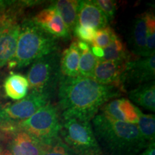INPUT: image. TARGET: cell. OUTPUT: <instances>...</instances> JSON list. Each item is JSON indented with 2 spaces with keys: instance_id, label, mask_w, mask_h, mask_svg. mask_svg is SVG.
I'll list each match as a JSON object with an SVG mask.
<instances>
[{
  "instance_id": "2e32d148",
  "label": "cell",
  "mask_w": 155,
  "mask_h": 155,
  "mask_svg": "<svg viewBox=\"0 0 155 155\" xmlns=\"http://www.w3.org/2000/svg\"><path fill=\"white\" fill-rule=\"evenodd\" d=\"M129 99L144 109L155 111L154 81L139 85L128 94Z\"/></svg>"
},
{
  "instance_id": "ba28073f",
  "label": "cell",
  "mask_w": 155,
  "mask_h": 155,
  "mask_svg": "<svg viewBox=\"0 0 155 155\" xmlns=\"http://www.w3.org/2000/svg\"><path fill=\"white\" fill-rule=\"evenodd\" d=\"M155 55L129 61L121 79V88L125 85H141L154 81Z\"/></svg>"
},
{
  "instance_id": "ffe728a7",
  "label": "cell",
  "mask_w": 155,
  "mask_h": 155,
  "mask_svg": "<svg viewBox=\"0 0 155 155\" xmlns=\"http://www.w3.org/2000/svg\"><path fill=\"white\" fill-rule=\"evenodd\" d=\"M78 46L80 50L79 75L93 78L98 58L92 53L88 43L78 41Z\"/></svg>"
},
{
  "instance_id": "484cf974",
  "label": "cell",
  "mask_w": 155,
  "mask_h": 155,
  "mask_svg": "<svg viewBox=\"0 0 155 155\" xmlns=\"http://www.w3.org/2000/svg\"><path fill=\"white\" fill-rule=\"evenodd\" d=\"M94 3L99 7L105 15L108 22H111L114 18L117 10V3L111 0H96Z\"/></svg>"
},
{
  "instance_id": "4dcf8cb0",
  "label": "cell",
  "mask_w": 155,
  "mask_h": 155,
  "mask_svg": "<svg viewBox=\"0 0 155 155\" xmlns=\"http://www.w3.org/2000/svg\"><path fill=\"white\" fill-rule=\"evenodd\" d=\"M2 155H12L8 150H4V152Z\"/></svg>"
},
{
  "instance_id": "8992f818",
  "label": "cell",
  "mask_w": 155,
  "mask_h": 155,
  "mask_svg": "<svg viewBox=\"0 0 155 155\" xmlns=\"http://www.w3.org/2000/svg\"><path fill=\"white\" fill-rule=\"evenodd\" d=\"M60 135L75 155H101L91 121L63 119Z\"/></svg>"
},
{
  "instance_id": "83f0119b",
  "label": "cell",
  "mask_w": 155,
  "mask_h": 155,
  "mask_svg": "<svg viewBox=\"0 0 155 155\" xmlns=\"http://www.w3.org/2000/svg\"><path fill=\"white\" fill-rule=\"evenodd\" d=\"M13 20H16L15 15H11L6 9V7L4 6V3L0 2V32L2 30L6 24Z\"/></svg>"
},
{
  "instance_id": "d4e9b609",
  "label": "cell",
  "mask_w": 155,
  "mask_h": 155,
  "mask_svg": "<svg viewBox=\"0 0 155 155\" xmlns=\"http://www.w3.org/2000/svg\"><path fill=\"white\" fill-rule=\"evenodd\" d=\"M41 155H75L66 146V144L58 138L49 144L43 145Z\"/></svg>"
},
{
  "instance_id": "5bb4252c",
  "label": "cell",
  "mask_w": 155,
  "mask_h": 155,
  "mask_svg": "<svg viewBox=\"0 0 155 155\" xmlns=\"http://www.w3.org/2000/svg\"><path fill=\"white\" fill-rule=\"evenodd\" d=\"M9 143V152L12 155H41L43 148L38 140L22 131L12 134Z\"/></svg>"
},
{
  "instance_id": "9c48e42d",
  "label": "cell",
  "mask_w": 155,
  "mask_h": 155,
  "mask_svg": "<svg viewBox=\"0 0 155 155\" xmlns=\"http://www.w3.org/2000/svg\"><path fill=\"white\" fill-rule=\"evenodd\" d=\"M104 114L116 121L137 124L139 108L125 98H117L106 103L100 108Z\"/></svg>"
},
{
  "instance_id": "8fae6325",
  "label": "cell",
  "mask_w": 155,
  "mask_h": 155,
  "mask_svg": "<svg viewBox=\"0 0 155 155\" xmlns=\"http://www.w3.org/2000/svg\"><path fill=\"white\" fill-rule=\"evenodd\" d=\"M127 62L106 61L98 59L93 78L101 84L119 87L121 90V79Z\"/></svg>"
},
{
  "instance_id": "ac0fdd59",
  "label": "cell",
  "mask_w": 155,
  "mask_h": 155,
  "mask_svg": "<svg viewBox=\"0 0 155 155\" xmlns=\"http://www.w3.org/2000/svg\"><path fill=\"white\" fill-rule=\"evenodd\" d=\"M5 94L13 100H21L28 95L29 83L27 78L19 73H12L4 83Z\"/></svg>"
},
{
  "instance_id": "44dd1931",
  "label": "cell",
  "mask_w": 155,
  "mask_h": 155,
  "mask_svg": "<svg viewBox=\"0 0 155 155\" xmlns=\"http://www.w3.org/2000/svg\"><path fill=\"white\" fill-rule=\"evenodd\" d=\"M104 57L101 61H130L129 52L120 39L116 38L109 45L104 49Z\"/></svg>"
},
{
  "instance_id": "30bf717a",
  "label": "cell",
  "mask_w": 155,
  "mask_h": 155,
  "mask_svg": "<svg viewBox=\"0 0 155 155\" xmlns=\"http://www.w3.org/2000/svg\"><path fill=\"white\" fill-rule=\"evenodd\" d=\"M40 28L57 38L68 39L70 31L55 8L50 6L42 9L32 19Z\"/></svg>"
},
{
  "instance_id": "7a4b0ae2",
  "label": "cell",
  "mask_w": 155,
  "mask_h": 155,
  "mask_svg": "<svg viewBox=\"0 0 155 155\" xmlns=\"http://www.w3.org/2000/svg\"><path fill=\"white\" fill-rule=\"evenodd\" d=\"M92 127L101 155H138L148 146L137 124L111 119L105 114H96Z\"/></svg>"
},
{
  "instance_id": "7c38bea8",
  "label": "cell",
  "mask_w": 155,
  "mask_h": 155,
  "mask_svg": "<svg viewBox=\"0 0 155 155\" xmlns=\"http://www.w3.org/2000/svg\"><path fill=\"white\" fill-rule=\"evenodd\" d=\"M20 25L17 20L9 22L0 32V68L14 58L16 53Z\"/></svg>"
},
{
  "instance_id": "9a60e30c",
  "label": "cell",
  "mask_w": 155,
  "mask_h": 155,
  "mask_svg": "<svg viewBox=\"0 0 155 155\" xmlns=\"http://www.w3.org/2000/svg\"><path fill=\"white\" fill-rule=\"evenodd\" d=\"M147 13L145 12L137 17L134 21L130 38V44L133 53L141 58H147Z\"/></svg>"
},
{
  "instance_id": "7402d4cb",
  "label": "cell",
  "mask_w": 155,
  "mask_h": 155,
  "mask_svg": "<svg viewBox=\"0 0 155 155\" xmlns=\"http://www.w3.org/2000/svg\"><path fill=\"white\" fill-rule=\"evenodd\" d=\"M139 121L137 127L141 137L148 144L154 141L155 116L154 114H144L139 110Z\"/></svg>"
},
{
  "instance_id": "cb8c5ba5",
  "label": "cell",
  "mask_w": 155,
  "mask_h": 155,
  "mask_svg": "<svg viewBox=\"0 0 155 155\" xmlns=\"http://www.w3.org/2000/svg\"><path fill=\"white\" fill-rule=\"evenodd\" d=\"M117 38L114 30L111 27L106 26L96 31L94 45L104 50ZM93 45V44H92Z\"/></svg>"
},
{
  "instance_id": "d6986e66",
  "label": "cell",
  "mask_w": 155,
  "mask_h": 155,
  "mask_svg": "<svg viewBox=\"0 0 155 155\" xmlns=\"http://www.w3.org/2000/svg\"><path fill=\"white\" fill-rule=\"evenodd\" d=\"M52 6L63 19L70 32L74 30L78 25V1L75 0H58L53 2Z\"/></svg>"
},
{
  "instance_id": "5b68a950",
  "label": "cell",
  "mask_w": 155,
  "mask_h": 155,
  "mask_svg": "<svg viewBox=\"0 0 155 155\" xmlns=\"http://www.w3.org/2000/svg\"><path fill=\"white\" fill-rule=\"evenodd\" d=\"M61 121L58 108L48 102L32 116L17 125V130L28 133L42 144L46 145L60 138Z\"/></svg>"
},
{
  "instance_id": "1f68e13d",
  "label": "cell",
  "mask_w": 155,
  "mask_h": 155,
  "mask_svg": "<svg viewBox=\"0 0 155 155\" xmlns=\"http://www.w3.org/2000/svg\"><path fill=\"white\" fill-rule=\"evenodd\" d=\"M3 152H4V150H3L2 147L1 145H0V155H2V154Z\"/></svg>"
},
{
  "instance_id": "e0dca14e",
  "label": "cell",
  "mask_w": 155,
  "mask_h": 155,
  "mask_svg": "<svg viewBox=\"0 0 155 155\" xmlns=\"http://www.w3.org/2000/svg\"><path fill=\"white\" fill-rule=\"evenodd\" d=\"M80 50L74 40L61 55V71L63 76L75 78L79 75Z\"/></svg>"
},
{
  "instance_id": "6da1fadb",
  "label": "cell",
  "mask_w": 155,
  "mask_h": 155,
  "mask_svg": "<svg viewBox=\"0 0 155 155\" xmlns=\"http://www.w3.org/2000/svg\"><path fill=\"white\" fill-rule=\"evenodd\" d=\"M122 93L119 87L101 84L93 78L62 75L58 85V107L63 119L91 121L102 106Z\"/></svg>"
},
{
  "instance_id": "4fadbf2b",
  "label": "cell",
  "mask_w": 155,
  "mask_h": 155,
  "mask_svg": "<svg viewBox=\"0 0 155 155\" xmlns=\"http://www.w3.org/2000/svg\"><path fill=\"white\" fill-rule=\"evenodd\" d=\"M108 22L106 16L94 1H78V25L98 30L107 26Z\"/></svg>"
},
{
  "instance_id": "4316f807",
  "label": "cell",
  "mask_w": 155,
  "mask_h": 155,
  "mask_svg": "<svg viewBox=\"0 0 155 155\" xmlns=\"http://www.w3.org/2000/svg\"><path fill=\"white\" fill-rule=\"evenodd\" d=\"M96 31L97 30L93 28L77 25L73 32H74L75 36L80 40V41L92 45L94 44L95 38H96Z\"/></svg>"
},
{
  "instance_id": "603a6c76",
  "label": "cell",
  "mask_w": 155,
  "mask_h": 155,
  "mask_svg": "<svg viewBox=\"0 0 155 155\" xmlns=\"http://www.w3.org/2000/svg\"><path fill=\"white\" fill-rule=\"evenodd\" d=\"M147 13V35L146 42V56L154 55L155 48V18L152 12Z\"/></svg>"
},
{
  "instance_id": "3957f363",
  "label": "cell",
  "mask_w": 155,
  "mask_h": 155,
  "mask_svg": "<svg viewBox=\"0 0 155 155\" xmlns=\"http://www.w3.org/2000/svg\"><path fill=\"white\" fill-rule=\"evenodd\" d=\"M58 45L57 38L45 32L32 19H26L20 25L16 53L9 66H28L38 58L58 50Z\"/></svg>"
},
{
  "instance_id": "f1b7e54d",
  "label": "cell",
  "mask_w": 155,
  "mask_h": 155,
  "mask_svg": "<svg viewBox=\"0 0 155 155\" xmlns=\"http://www.w3.org/2000/svg\"><path fill=\"white\" fill-rule=\"evenodd\" d=\"M139 155H155V143L150 142Z\"/></svg>"
},
{
  "instance_id": "52a82bcc",
  "label": "cell",
  "mask_w": 155,
  "mask_h": 155,
  "mask_svg": "<svg viewBox=\"0 0 155 155\" xmlns=\"http://www.w3.org/2000/svg\"><path fill=\"white\" fill-rule=\"evenodd\" d=\"M48 95L30 91L22 99L0 106V130L7 133L17 131V125L29 119L50 102Z\"/></svg>"
},
{
  "instance_id": "277c9868",
  "label": "cell",
  "mask_w": 155,
  "mask_h": 155,
  "mask_svg": "<svg viewBox=\"0 0 155 155\" xmlns=\"http://www.w3.org/2000/svg\"><path fill=\"white\" fill-rule=\"evenodd\" d=\"M62 75L61 54L56 50L35 61L28 71L27 79L31 91L51 98L58 88Z\"/></svg>"
},
{
  "instance_id": "f546056e",
  "label": "cell",
  "mask_w": 155,
  "mask_h": 155,
  "mask_svg": "<svg viewBox=\"0 0 155 155\" xmlns=\"http://www.w3.org/2000/svg\"><path fill=\"white\" fill-rule=\"evenodd\" d=\"M91 50L92 53L94 54V55L96 56L98 59H101V58L104 57V50L101 49V48L99 47H98V46L95 45L93 44Z\"/></svg>"
}]
</instances>
